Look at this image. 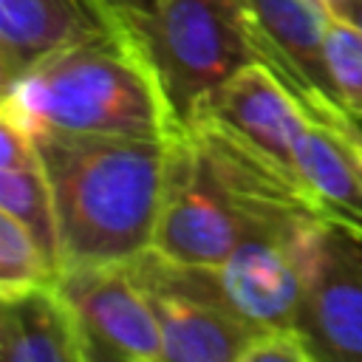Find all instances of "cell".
Instances as JSON below:
<instances>
[{"instance_id": "14", "label": "cell", "mask_w": 362, "mask_h": 362, "mask_svg": "<svg viewBox=\"0 0 362 362\" xmlns=\"http://www.w3.org/2000/svg\"><path fill=\"white\" fill-rule=\"evenodd\" d=\"M54 280L57 272L37 238L17 218L0 212V300Z\"/></svg>"}, {"instance_id": "4", "label": "cell", "mask_w": 362, "mask_h": 362, "mask_svg": "<svg viewBox=\"0 0 362 362\" xmlns=\"http://www.w3.org/2000/svg\"><path fill=\"white\" fill-rule=\"evenodd\" d=\"M325 229L320 218L257 229L243 235L218 266L173 260V269L195 294L249 325L288 328L300 322Z\"/></svg>"}, {"instance_id": "15", "label": "cell", "mask_w": 362, "mask_h": 362, "mask_svg": "<svg viewBox=\"0 0 362 362\" xmlns=\"http://www.w3.org/2000/svg\"><path fill=\"white\" fill-rule=\"evenodd\" d=\"M325 59L339 105L362 119V34L331 17L325 31Z\"/></svg>"}, {"instance_id": "18", "label": "cell", "mask_w": 362, "mask_h": 362, "mask_svg": "<svg viewBox=\"0 0 362 362\" xmlns=\"http://www.w3.org/2000/svg\"><path fill=\"white\" fill-rule=\"evenodd\" d=\"M325 8L334 20L345 23L362 34V0H325Z\"/></svg>"}, {"instance_id": "11", "label": "cell", "mask_w": 362, "mask_h": 362, "mask_svg": "<svg viewBox=\"0 0 362 362\" xmlns=\"http://www.w3.org/2000/svg\"><path fill=\"white\" fill-rule=\"evenodd\" d=\"M294 170L320 218L362 240V141L356 119L322 122L308 116L294 150Z\"/></svg>"}, {"instance_id": "2", "label": "cell", "mask_w": 362, "mask_h": 362, "mask_svg": "<svg viewBox=\"0 0 362 362\" xmlns=\"http://www.w3.org/2000/svg\"><path fill=\"white\" fill-rule=\"evenodd\" d=\"M0 116L28 130L170 139L181 122L133 34L122 25L62 48L3 90Z\"/></svg>"}, {"instance_id": "12", "label": "cell", "mask_w": 362, "mask_h": 362, "mask_svg": "<svg viewBox=\"0 0 362 362\" xmlns=\"http://www.w3.org/2000/svg\"><path fill=\"white\" fill-rule=\"evenodd\" d=\"M3 362H90L79 320L57 280L0 300Z\"/></svg>"}, {"instance_id": "7", "label": "cell", "mask_w": 362, "mask_h": 362, "mask_svg": "<svg viewBox=\"0 0 362 362\" xmlns=\"http://www.w3.org/2000/svg\"><path fill=\"white\" fill-rule=\"evenodd\" d=\"M260 45V65L272 68L308 116L337 122L351 116L334 90L325 31L331 23L320 0H246Z\"/></svg>"}, {"instance_id": "5", "label": "cell", "mask_w": 362, "mask_h": 362, "mask_svg": "<svg viewBox=\"0 0 362 362\" xmlns=\"http://www.w3.org/2000/svg\"><path fill=\"white\" fill-rule=\"evenodd\" d=\"M57 286L79 320L90 362H164L158 322L127 263L65 266Z\"/></svg>"}, {"instance_id": "6", "label": "cell", "mask_w": 362, "mask_h": 362, "mask_svg": "<svg viewBox=\"0 0 362 362\" xmlns=\"http://www.w3.org/2000/svg\"><path fill=\"white\" fill-rule=\"evenodd\" d=\"M161 331L164 362H240L260 328L195 294L178 280L170 257L147 249L130 263Z\"/></svg>"}, {"instance_id": "20", "label": "cell", "mask_w": 362, "mask_h": 362, "mask_svg": "<svg viewBox=\"0 0 362 362\" xmlns=\"http://www.w3.org/2000/svg\"><path fill=\"white\" fill-rule=\"evenodd\" d=\"M320 3H322V6H325V0H320Z\"/></svg>"}, {"instance_id": "13", "label": "cell", "mask_w": 362, "mask_h": 362, "mask_svg": "<svg viewBox=\"0 0 362 362\" xmlns=\"http://www.w3.org/2000/svg\"><path fill=\"white\" fill-rule=\"evenodd\" d=\"M0 212L17 218L42 246L54 272H62L59 252V226L54 209V192L42 167V158L20 167L0 170Z\"/></svg>"}, {"instance_id": "10", "label": "cell", "mask_w": 362, "mask_h": 362, "mask_svg": "<svg viewBox=\"0 0 362 362\" xmlns=\"http://www.w3.org/2000/svg\"><path fill=\"white\" fill-rule=\"evenodd\" d=\"M116 28L102 0H0V90L45 57Z\"/></svg>"}, {"instance_id": "16", "label": "cell", "mask_w": 362, "mask_h": 362, "mask_svg": "<svg viewBox=\"0 0 362 362\" xmlns=\"http://www.w3.org/2000/svg\"><path fill=\"white\" fill-rule=\"evenodd\" d=\"M240 362H314V351L297 325L260 328Z\"/></svg>"}, {"instance_id": "19", "label": "cell", "mask_w": 362, "mask_h": 362, "mask_svg": "<svg viewBox=\"0 0 362 362\" xmlns=\"http://www.w3.org/2000/svg\"><path fill=\"white\" fill-rule=\"evenodd\" d=\"M356 133H359V141H362V119H356Z\"/></svg>"}, {"instance_id": "3", "label": "cell", "mask_w": 362, "mask_h": 362, "mask_svg": "<svg viewBox=\"0 0 362 362\" xmlns=\"http://www.w3.org/2000/svg\"><path fill=\"white\" fill-rule=\"evenodd\" d=\"M124 28L147 57L181 127L198 119L226 79L260 62L246 0H161L153 14Z\"/></svg>"}, {"instance_id": "17", "label": "cell", "mask_w": 362, "mask_h": 362, "mask_svg": "<svg viewBox=\"0 0 362 362\" xmlns=\"http://www.w3.org/2000/svg\"><path fill=\"white\" fill-rule=\"evenodd\" d=\"M102 3L122 25H127V23H136L147 14H153L161 0H102Z\"/></svg>"}, {"instance_id": "1", "label": "cell", "mask_w": 362, "mask_h": 362, "mask_svg": "<svg viewBox=\"0 0 362 362\" xmlns=\"http://www.w3.org/2000/svg\"><path fill=\"white\" fill-rule=\"evenodd\" d=\"M54 192L62 269L130 263L153 249L170 139L31 130Z\"/></svg>"}, {"instance_id": "9", "label": "cell", "mask_w": 362, "mask_h": 362, "mask_svg": "<svg viewBox=\"0 0 362 362\" xmlns=\"http://www.w3.org/2000/svg\"><path fill=\"white\" fill-rule=\"evenodd\" d=\"M198 116L218 119L297 181L294 150L308 122V110L272 68L260 62L240 68L206 99Z\"/></svg>"}, {"instance_id": "8", "label": "cell", "mask_w": 362, "mask_h": 362, "mask_svg": "<svg viewBox=\"0 0 362 362\" xmlns=\"http://www.w3.org/2000/svg\"><path fill=\"white\" fill-rule=\"evenodd\" d=\"M297 328L314 362H362V240L328 226Z\"/></svg>"}]
</instances>
